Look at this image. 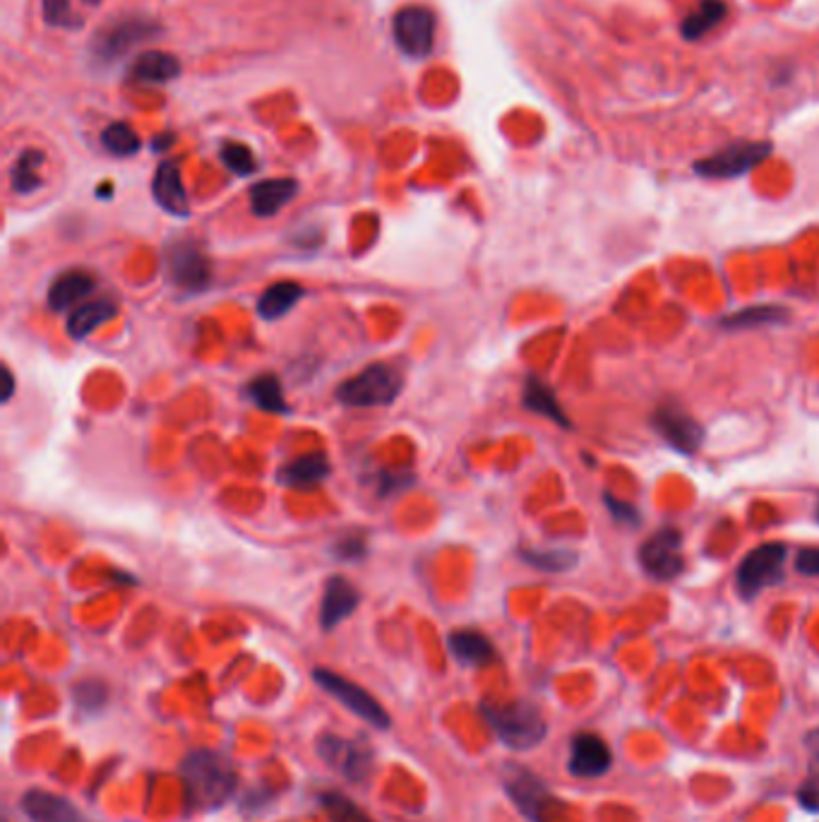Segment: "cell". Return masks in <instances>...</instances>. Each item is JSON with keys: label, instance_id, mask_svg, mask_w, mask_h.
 <instances>
[{"label": "cell", "instance_id": "6da1fadb", "mask_svg": "<svg viewBox=\"0 0 819 822\" xmlns=\"http://www.w3.org/2000/svg\"><path fill=\"white\" fill-rule=\"evenodd\" d=\"M181 774L188 809L198 813L222 809L239 784V772L231 758L210 751V748H198V751L188 753Z\"/></svg>", "mask_w": 819, "mask_h": 822}, {"label": "cell", "instance_id": "7a4b0ae2", "mask_svg": "<svg viewBox=\"0 0 819 822\" xmlns=\"http://www.w3.org/2000/svg\"><path fill=\"white\" fill-rule=\"evenodd\" d=\"M486 722L512 751H532L546 739V719L532 702H507V704H481Z\"/></svg>", "mask_w": 819, "mask_h": 822}, {"label": "cell", "instance_id": "3957f363", "mask_svg": "<svg viewBox=\"0 0 819 822\" xmlns=\"http://www.w3.org/2000/svg\"><path fill=\"white\" fill-rule=\"evenodd\" d=\"M404 375L390 363H371L336 388V402L351 409L387 407L400 398Z\"/></svg>", "mask_w": 819, "mask_h": 822}, {"label": "cell", "instance_id": "277c9868", "mask_svg": "<svg viewBox=\"0 0 819 822\" xmlns=\"http://www.w3.org/2000/svg\"><path fill=\"white\" fill-rule=\"evenodd\" d=\"M788 558V549L777 541H769L752 549L748 555L742 558L736 572V584L742 599H755L762 594L769 587L779 584L783 580V565Z\"/></svg>", "mask_w": 819, "mask_h": 822}, {"label": "cell", "instance_id": "5b68a950", "mask_svg": "<svg viewBox=\"0 0 819 822\" xmlns=\"http://www.w3.org/2000/svg\"><path fill=\"white\" fill-rule=\"evenodd\" d=\"M313 679L320 688L325 690L327 695H332L336 702L344 704V708L351 714H356L358 719H363L365 724H371L375 729H383V731L390 729L392 719H390L387 710L368 693V690H363L354 681H348V679L340 676V673H334L330 669H315Z\"/></svg>", "mask_w": 819, "mask_h": 822}, {"label": "cell", "instance_id": "8992f818", "mask_svg": "<svg viewBox=\"0 0 819 822\" xmlns=\"http://www.w3.org/2000/svg\"><path fill=\"white\" fill-rule=\"evenodd\" d=\"M503 782L507 796L517 803V809L532 822H553L555 815L560 813L563 803L550 794L548 786L536 774L517 765H507Z\"/></svg>", "mask_w": 819, "mask_h": 822}, {"label": "cell", "instance_id": "52a82bcc", "mask_svg": "<svg viewBox=\"0 0 819 822\" xmlns=\"http://www.w3.org/2000/svg\"><path fill=\"white\" fill-rule=\"evenodd\" d=\"M771 154L769 142H736L730 147H724L721 152H716L707 159H701L695 164V171L705 179H736L752 171L757 164Z\"/></svg>", "mask_w": 819, "mask_h": 822}, {"label": "cell", "instance_id": "ba28073f", "mask_svg": "<svg viewBox=\"0 0 819 822\" xmlns=\"http://www.w3.org/2000/svg\"><path fill=\"white\" fill-rule=\"evenodd\" d=\"M683 537L673 527H664L656 534H651L645 544L639 547V565L649 578L668 582L678 578L685 561H683Z\"/></svg>", "mask_w": 819, "mask_h": 822}, {"label": "cell", "instance_id": "9c48e42d", "mask_svg": "<svg viewBox=\"0 0 819 822\" xmlns=\"http://www.w3.org/2000/svg\"><path fill=\"white\" fill-rule=\"evenodd\" d=\"M397 47L412 58H428L435 47V14L423 6H406L392 20Z\"/></svg>", "mask_w": 819, "mask_h": 822}, {"label": "cell", "instance_id": "30bf717a", "mask_svg": "<svg viewBox=\"0 0 819 822\" xmlns=\"http://www.w3.org/2000/svg\"><path fill=\"white\" fill-rule=\"evenodd\" d=\"M317 753L348 782H363L373 770V753L368 745L334 736V733H323L317 739Z\"/></svg>", "mask_w": 819, "mask_h": 822}, {"label": "cell", "instance_id": "8fae6325", "mask_svg": "<svg viewBox=\"0 0 819 822\" xmlns=\"http://www.w3.org/2000/svg\"><path fill=\"white\" fill-rule=\"evenodd\" d=\"M166 268L171 282L190 293L204 291L212 284V265L200 248L190 241H175L166 251Z\"/></svg>", "mask_w": 819, "mask_h": 822}, {"label": "cell", "instance_id": "7c38bea8", "mask_svg": "<svg viewBox=\"0 0 819 822\" xmlns=\"http://www.w3.org/2000/svg\"><path fill=\"white\" fill-rule=\"evenodd\" d=\"M651 423L668 445H673L678 452H685V454H692L701 445V440H705V429H701V423L676 404L658 407L654 411Z\"/></svg>", "mask_w": 819, "mask_h": 822}, {"label": "cell", "instance_id": "4fadbf2b", "mask_svg": "<svg viewBox=\"0 0 819 822\" xmlns=\"http://www.w3.org/2000/svg\"><path fill=\"white\" fill-rule=\"evenodd\" d=\"M20 805L29 822H92L75 803L43 789H29Z\"/></svg>", "mask_w": 819, "mask_h": 822}, {"label": "cell", "instance_id": "5bb4252c", "mask_svg": "<svg viewBox=\"0 0 819 822\" xmlns=\"http://www.w3.org/2000/svg\"><path fill=\"white\" fill-rule=\"evenodd\" d=\"M613 753L608 743L596 733H577L569 745L567 768L575 776H601L610 770Z\"/></svg>", "mask_w": 819, "mask_h": 822}, {"label": "cell", "instance_id": "9a60e30c", "mask_svg": "<svg viewBox=\"0 0 819 822\" xmlns=\"http://www.w3.org/2000/svg\"><path fill=\"white\" fill-rule=\"evenodd\" d=\"M358 604H361V594L356 587L342 575H332L325 582L323 604H320V625H323V630L330 633V630L344 623L348 615H354Z\"/></svg>", "mask_w": 819, "mask_h": 822}, {"label": "cell", "instance_id": "2e32d148", "mask_svg": "<svg viewBox=\"0 0 819 822\" xmlns=\"http://www.w3.org/2000/svg\"><path fill=\"white\" fill-rule=\"evenodd\" d=\"M154 34V24L142 20H128L121 24H113L104 34H99L94 41V53L99 61H113L130 51L135 43L150 39Z\"/></svg>", "mask_w": 819, "mask_h": 822}, {"label": "cell", "instance_id": "e0dca14e", "mask_svg": "<svg viewBox=\"0 0 819 822\" xmlns=\"http://www.w3.org/2000/svg\"><path fill=\"white\" fill-rule=\"evenodd\" d=\"M152 196L159 202V208L166 210L173 217H188L190 214V202L183 186V176L175 161H162L159 164L154 181H152Z\"/></svg>", "mask_w": 819, "mask_h": 822}, {"label": "cell", "instance_id": "ac0fdd59", "mask_svg": "<svg viewBox=\"0 0 819 822\" xmlns=\"http://www.w3.org/2000/svg\"><path fill=\"white\" fill-rule=\"evenodd\" d=\"M332 472L330 458L325 452H311L303 458L289 462L280 469V483L289 489H313L317 483H323Z\"/></svg>", "mask_w": 819, "mask_h": 822}, {"label": "cell", "instance_id": "d6986e66", "mask_svg": "<svg viewBox=\"0 0 819 822\" xmlns=\"http://www.w3.org/2000/svg\"><path fill=\"white\" fill-rule=\"evenodd\" d=\"M299 196L294 179H270L251 188V210L255 217H274Z\"/></svg>", "mask_w": 819, "mask_h": 822}, {"label": "cell", "instance_id": "ffe728a7", "mask_svg": "<svg viewBox=\"0 0 819 822\" xmlns=\"http://www.w3.org/2000/svg\"><path fill=\"white\" fill-rule=\"evenodd\" d=\"M447 648L462 666H486L495 659L493 642L478 630H455L447 638Z\"/></svg>", "mask_w": 819, "mask_h": 822}, {"label": "cell", "instance_id": "44dd1931", "mask_svg": "<svg viewBox=\"0 0 819 822\" xmlns=\"http://www.w3.org/2000/svg\"><path fill=\"white\" fill-rule=\"evenodd\" d=\"M94 287L97 282L90 272L82 270L63 272L61 277H55V282L49 289V308L55 313H63L70 305H75L84 297H90Z\"/></svg>", "mask_w": 819, "mask_h": 822}, {"label": "cell", "instance_id": "7402d4cb", "mask_svg": "<svg viewBox=\"0 0 819 822\" xmlns=\"http://www.w3.org/2000/svg\"><path fill=\"white\" fill-rule=\"evenodd\" d=\"M522 404L534 411V414H540L550 419L553 423L563 425V429H569V419L563 411L558 398H555V392L544 383V380L536 378V375H529L524 380V394H522Z\"/></svg>", "mask_w": 819, "mask_h": 822}, {"label": "cell", "instance_id": "603a6c76", "mask_svg": "<svg viewBox=\"0 0 819 822\" xmlns=\"http://www.w3.org/2000/svg\"><path fill=\"white\" fill-rule=\"evenodd\" d=\"M130 76L144 84H164L181 76V61L164 51H148L133 63Z\"/></svg>", "mask_w": 819, "mask_h": 822}, {"label": "cell", "instance_id": "cb8c5ba5", "mask_svg": "<svg viewBox=\"0 0 819 822\" xmlns=\"http://www.w3.org/2000/svg\"><path fill=\"white\" fill-rule=\"evenodd\" d=\"M115 318V303L111 299H97L90 303H82L68 318V334L72 340H84L87 334L94 332L104 322Z\"/></svg>", "mask_w": 819, "mask_h": 822}, {"label": "cell", "instance_id": "d4e9b609", "mask_svg": "<svg viewBox=\"0 0 819 822\" xmlns=\"http://www.w3.org/2000/svg\"><path fill=\"white\" fill-rule=\"evenodd\" d=\"M303 287L296 282H276L262 291L257 301V313L265 320H280L303 299Z\"/></svg>", "mask_w": 819, "mask_h": 822}, {"label": "cell", "instance_id": "484cf974", "mask_svg": "<svg viewBox=\"0 0 819 822\" xmlns=\"http://www.w3.org/2000/svg\"><path fill=\"white\" fill-rule=\"evenodd\" d=\"M726 18V3L724 0H701V3L687 14L685 22H683V37L685 39H701L705 34H709L714 27H719Z\"/></svg>", "mask_w": 819, "mask_h": 822}, {"label": "cell", "instance_id": "4316f807", "mask_svg": "<svg viewBox=\"0 0 819 822\" xmlns=\"http://www.w3.org/2000/svg\"><path fill=\"white\" fill-rule=\"evenodd\" d=\"M245 392H247V400H251L255 407H260L262 411H272V414H286L289 411L280 378L272 373L253 378L251 383H247Z\"/></svg>", "mask_w": 819, "mask_h": 822}, {"label": "cell", "instance_id": "83f0119b", "mask_svg": "<svg viewBox=\"0 0 819 822\" xmlns=\"http://www.w3.org/2000/svg\"><path fill=\"white\" fill-rule=\"evenodd\" d=\"M788 318V311L781 305H752V308H742L738 313H730L724 318L721 325L726 330H750L759 325H774V322H781Z\"/></svg>", "mask_w": 819, "mask_h": 822}, {"label": "cell", "instance_id": "f1b7e54d", "mask_svg": "<svg viewBox=\"0 0 819 822\" xmlns=\"http://www.w3.org/2000/svg\"><path fill=\"white\" fill-rule=\"evenodd\" d=\"M43 164V154L37 150H27L14 161V167L10 171V183L12 190L20 196H29L41 186V176L39 169Z\"/></svg>", "mask_w": 819, "mask_h": 822}, {"label": "cell", "instance_id": "f546056e", "mask_svg": "<svg viewBox=\"0 0 819 822\" xmlns=\"http://www.w3.org/2000/svg\"><path fill=\"white\" fill-rule=\"evenodd\" d=\"M519 558L536 570L565 572L577 563V553L569 549H522Z\"/></svg>", "mask_w": 819, "mask_h": 822}, {"label": "cell", "instance_id": "4dcf8cb0", "mask_svg": "<svg viewBox=\"0 0 819 822\" xmlns=\"http://www.w3.org/2000/svg\"><path fill=\"white\" fill-rule=\"evenodd\" d=\"M72 700H75V708L82 714H97V712L107 708L109 688L101 681L87 679V681H80L75 688H72Z\"/></svg>", "mask_w": 819, "mask_h": 822}, {"label": "cell", "instance_id": "1f68e13d", "mask_svg": "<svg viewBox=\"0 0 819 822\" xmlns=\"http://www.w3.org/2000/svg\"><path fill=\"white\" fill-rule=\"evenodd\" d=\"M101 144L115 157H130L140 150V138L128 123H111L101 133Z\"/></svg>", "mask_w": 819, "mask_h": 822}, {"label": "cell", "instance_id": "d6a6232c", "mask_svg": "<svg viewBox=\"0 0 819 822\" xmlns=\"http://www.w3.org/2000/svg\"><path fill=\"white\" fill-rule=\"evenodd\" d=\"M320 803H323V811L332 818V822H373L354 801L342 794H323Z\"/></svg>", "mask_w": 819, "mask_h": 822}, {"label": "cell", "instance_id": "836d02e7", "mask_svg": "<svg viewBox=\"0 0 819 822\" xmlns=\"http://www.w3.org/2000/svg\"><path fill=\"white\" fill-rule=\"evenodd\" d=\"M222 161L226 164V169L236 176H251L257 169V159L251 147L239 144V142H229L222 147Z\"/></svg>", "mask_w": 819, "mask_h": 822}, {"label": "cell", "instance_id": "e575fe53", "mask_svg": "<svg viewBox=\"0 0 819 822\" xmlns=\"http://www.w3.org/2000/svg\"><path fill=\"white\" fill-rule=\"evenodd\" d=\"M43 18L53 27H68L75 29L80 27V20H75L70 0H43Z\"/></svg>", "mask_w": 819, "mask_h": 822}, {"label": "cell", "instance_id": "d590c367", "mask_svg": "<svg viewBox=\"0 0 819 822\" xmlns=\"http://www.w3.org/2000/svg\"><path fill=\"white\" fill-rule=\"evenodd\" d=\"M368 551V544H365L363 534H344L336 544L332 547V553L340 558V561H361V558Z\"/></svg>", "mask_w": 819, "mask_h": 822}, {"label": "cell", "instance_id": "8d00e7d4", "mask_svg": "<svg viewBox=\"0 0 819 822\" xmlns=\"http://www.w3.org/2000/svg\"><path fill=\"white\" fill-rule=\"evenodd\" d=\"M604 503H606V508L610 510V515L616 518L618 522L630 524V527H637V524H639V512H637V508H635V505L625 503V501H618V498H616V495H610V493H606V495H604Z\"/></svg>", "mask_w": 819, "mask_h": 822}, {"label": "cell", "instance_id": "74e56055", "mask_svg": "<svg viewBox=\"0 0 819 822\" xmlns=\"http://www.w3.org/2000/svg\"><path fill=\"white\" fill-rule=\"evenodd\" d=\"M796 568L802 575L819 578V549H802L796 558Z\"/></svg>", "mask_w": 819, "mask_h": 822}, {"label": "cell", "instance_id": "f35d334b", "mask_svg": "<svg viewBox=\"0 0 819 822\" xmlns=\"http://www.w3.org/2000/svg\"><path fill=\"white\" fill-rule=\"evenodd\" d=\"M412 481H414V479H412V477L406 479V474H404V472H385V474H383V483H380V489H383V493H385V495H390L392 491H402V489H406L408 483H412Z\"/></svg>", "mask_w": 819, "mask_h": 822}, {"label": "cell", "instance_id": "ab89813d", "mask_svg": "<svg viewBox=\"0 0 819 822\" xmlns=\"http://www.w3.org/2000/svg\"><path fill=\"white\" fill-rule=\"evenodd\" d=\"M800 801L806 809L817 811L819 809V784H806L800 789Z\"/></svg>", "mask_w": 819, "mask_h": 822}, {"label": "cell", "instance_id": "60d3db41", "mask_svg": "<svg viewBox=\"0 0 819 822\" xmlns=\"http://www.w3.org/2000/svg\"><path fill=\"white\" fill-rule=\"evenodd\" d=\"M12 392H14V378L10 369H3V402H10Z\"/></svg>", "mask_w": 819, "mask_h": 822}, {"label": "cell", "instance_id": "b9f144b4", "mask_svg": "<svg viewBox=\"0 0 819 822\" xmlns=\"http://www.w3.org/2000/svg\"><path fill=\"white\" fill-rule=\"evenodd\" d=\"M812 765H815V774L819 780V731L815 733V743H812Z\"/></svg>", "mask_w": 819, "mask_h": 822}, {"label": "cell", "instance_id": "7bdbcfd3", "mask_svg": "<svg viewBox=\"0 0 819 822\" xmlns=\"http://www.w3.org/2000/svg\"><path fill=\"white\" fill-rule=\"evenodd\" d=\"M171 142V138H162V140H156V147H166Z\"/></svg>", "mask_w": 819, "mask_h": 822}, {"label": "cell", "instance_id": "ee69618b", "mask_svg": "<svg viewBox=\"0 0 819 822\" xmlns=\"http://www.w3.org/2000/svg\"><path fill=\"white\" fill-rule=\"evenodd\" d=\"M815 518H817V522H819V498H817V508H815Z\"/></svg>", "mask_w": 819, "mask_h": 822}, {"label": "cell", "instance_id": "f6af8a7d", "mask_svg": "<svg viewBox=\"0 0 819 822\" xmlns=\"http://www.w3.org/2000/svg\"><path fill=\"white\" fill-rule=\"evenodd\" d=\"M84 3H90V6H97V3H99V0H84Z\"/></svg>", "mask_w": 819, "mask_h": 822}]
</instances>
